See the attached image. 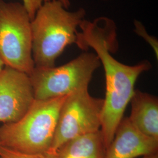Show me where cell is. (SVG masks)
I'll return each mask as SVG.
<instances>
[{"mask_svg":"<svg viewBox=\"0 0 158 158\" xmlns=\"http://www.w3.org/2000/svg\"><path fill=\"white\" fill-rule=\"evenodd\" d=\"M79 28L81 32L77 34L76 45L83 51L93 49L104 70L106 91L101 131L106 149L124 118L137 79L142 73L149 70L152 64L148 60H143L135 65H127L111 55L118 49L117 27L112 19L107 17L97 18L93 21L84 19Z\"/></svg>","mask_w":158,"mask_h":158,"instance_id":"obj_1","label":"cell"},{"mask_svg":"<svg viewBox=\"0 0 158 158\" xmlns=\"http://www.w3.org/2000/svg\"><path fill=\"white\" fill-rule=\"evenodd\" d=\"M84 8L69 11L59 0L44 2L31 20L32 57L36 68L55 66L65 48L77 40V28L85 19Z\"/></svg>","mask_w":158,"mask_h":158,"instance_id":"obj_2","label":"cell"},{"mask_svg":"<svg viewBox=\"0 0 158 158\" xmlns=\"http://www.w3.org/2000/svg\"><path fill=\"white\" fill-rule=\"evenodd\" d=\"M67 96L35 100L22 118L0 127V146L26 154L49 152L59 113Z\"/></svg>","mask_w":158,"mask_h":158,"instance_id":"obj_3","label":"cell"},{"mask_svg":"<svg viewBox=\"0 0 158 158\" xmlns=\"http://www.w3.org/2000/svg\"><path fill=\"white\" fill-rule=\"evenodd\" d=\"M31 19L22 4L0 0V58L5 66L30 75L32 57Z\"/></svg>","mask_w":158,"mask_h":158,"instance_id":"obj_4","label":"cell"},{"mask_svg":"<svg viewBox=\"0 0 158 158\" xmlns=\"http://www.w3.org/2000/svg\"><path fill=\"white\" fill-rule=\"evenodd\" d=\"M100 66L101 62L96 53L85 51L60 66L35 67L29 76L35 100L64 97L88 87L93 73Z\"/></svg>","mask_w":158,"mask_h":158,"instance_id":"obj_5","label":"cell"},{"mask_svg":"<svg viewBox=\"0 0 158 158\" xmlns=\"http://www.w3.org/2000/svg\"><path fill=\"white\" fill-rule=\"evenodd\" d=\"M104 99L91 96L88 87L67 96L60 109L50 152L67 142L101 130Z\"/></svg>","mask_w":158,"mask_h":158,"instance_id":"obj_6","label":"cell"},{"mask_svg":"<svg viewBox=\"0 0 158 158\" xmlns=\"http://www.w3.org/2000/svg\"><path fill=\"white\" fill-rule=\"evenodd\" d=\"M34 89L28 74L5 66L0 72V123H16L35 101Z\"/></svg>","mask_w":158,"mask_h":158,"instance_id":"obj_7","label":"cell"},{"mask_svg":"<svg viewBox=\"0 0 158 158\" xmlns=\"http://www.w3.org/2000/svg\"><path fill=\"white\" fill-rule=\"evenodd\" d=\"M158 139L142 134L128 117L122 119L104 158H136L158 152Z\"/></svg>","mask_w":158,"mask_h":158,"instance_id":"obj_8","label":"cell"},{"mask_svg":"<svg viewBox=\"0 0 158 158\" xmlns=\"http://www.w3.org/2000/svg\"><path fill=\"white\" fill-rule=\"evenodd\" d=\"M130 102L131 124L144 135L158 139V97L135 90Z\"/></svg>","mask_w":158,"mask_h":158,"instance_id":"obj_9","label":"cell"},{"mask_svg":"<svg viewBox=\"0 0 158 158\" xmlns=\"http://www.w3.org/2000/svg\"><path fill=\"white\" fill-rule=\"evenodd\" d=\"M106 147L101 130L79 136L64 143L56 158H104Z\"/></svg>","mask_w":158,"mask_h":158,"instance_id":"obj_10","label":"cell"},{"mask_svg":"<svg viewBox=\"0 0 158 158\" xmlns=\"http://www.w3.org/2000/svg\"><path fill=\"white\" fill-rule=\"evenodd\" d=\"M1 158H56V153L48 152L37 154H26L18 152L0 146Z\"/></svg>","mask_w":158,"mask_h":158,"instance_id":"obj_11","label":"cell"},{"mask_svg":"<svg viewBox=\"0 0 158 158\" xmlns=\"http://www.w3.org/2000/svg\"><path fill=\"white\" fill-rule=\"evenodd\" d=\"M134 31L138 36H141L145 40L149 45L151 46L155 52V56L158 59V40L152 36L149 35L147 32V29L144 25L138 20L134 21Z\"/></svg>","mask_w":158,"mask_h":158,"instance_id":"obj_12","label":"cell"},{"mask_svg":"<svg viewBox=\"0 0 158 158\" xmlns=\"http://www.w3.org/2000/svg\"><path fill=\"white\" fill-rule=\"evenodd\" d=\"M51 0H23V6L27 10L31 19H33L36 12L42 4Z\"/></svg>","mask_w":158,"mask_h":158,"instance_id":"obj_13","label":"cell"},{"mask_svg":"<svg viewBox=\"0 0 158 158\" xmlns=\"http://www.w3.org/2000/svg\"><path fill=\"white\" fill-rule=\"evenodd\" d=\"M142 158H158V152L143 156Z\"/></svg>","mask_w":158,"mask_h":158,"instance_id":"obj_14","label":"cell"},{"mask_svg":"<svg viewBox=\"0 0 158 158\" xmlns=\"http://www.w3.org/2000/svg\"><path fill=\"white\" fill-rule=\"evenodd\" d=\"M59 1H60L62 2L63 5L66 9H68V8L70 6V2L69 0H59Z\"/></svg>","mask_w":158,"mask_h":158,"instance_id":"obj_15","label":"cell"},{"mask_svg":"<svg viewBox=\"0 0 158 158\" xmlns=\"http://www.w3.org/2000/svg\"><path fill=\"white\" fill-rule=\"evenodd\" d=\"M4 68V63L2 62L1 59L0 58V72H1V71L2 70V69Z\"/></svg>","mask_w":158,"mask_h":158,"instance_id":"obj_16","label":"cell"},{"mask_svg":"<svg viewBox=\"0 0 158 158\" xmlns=\"http://www.w3.org/2000/svg\"><path fill=\"white\" fill-rule=\"evenodd\" d=\"M102 1H107V0H102Z\"/></svg>","mask_w":158,"mask_h":158,"instance_id":"obj_17","label":"cell"},{"mask_svg":"<svg viewBox=\"0 0 158 158\" xmlns=\"http://www.w3.org/2000/svg\"></svg>","mask_w":158,"mask_h":158,"instance_id":"obj_18","label":"cell"}]
</instances>
